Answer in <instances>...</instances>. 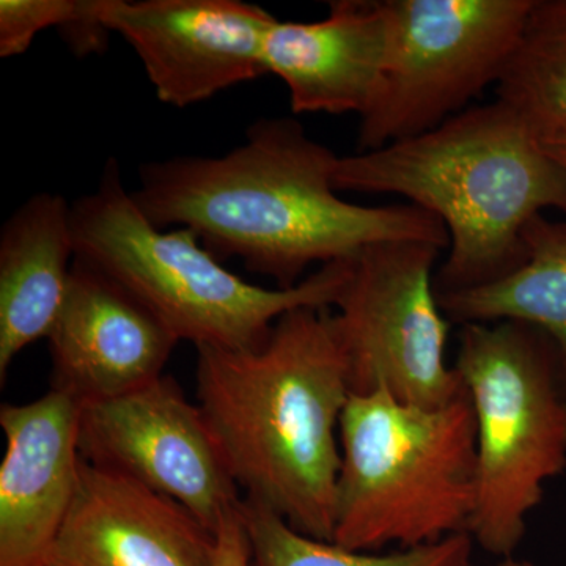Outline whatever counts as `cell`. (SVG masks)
<instances>
[{
    "instance_id": "obj_8",
    "label": "cell",
    "mask_w": 566,
    "mask_h": 566,
    "mask_svg": "<svg viewBox=\"0 0 566 566\" xmlns=\"http://www.w3.org/2000/svg\"><path fill=\"white\" fill-rule=\"evenodd\" d=\"M442 249L390 241L365 249L334 307L354 395L378 389L420 408H441L463 394L447 365L450 323L436 293Z\"/></svg>"
},
{
    "instance_id": "obj_17",
    "label": "cell",
    "mask_w": 566,
    "mask_h": 566,
    "mask_svg": "<svg viewBox=\"0 0 566 566\" xmlns=\"http://www.w3.org/2000/svg\"><path fill=\"white\" fill-rule=\"evenodd\" d=\"M497 99L543 145L566 140V0H534Z\"/></svg>"
},
{
    "instance_id": "obj_18",
    "label": "cell",
    "mask_w": 566,
    "mask_h": 566,
    "mask_svg": "<svg viewBox=\"0 0 566 566\" xmlns=\"http://www.w3.org/2000/svg\"><path fill=\"white\" fill-rule=\"evenodd\" d=\"M240 515L251 545L252 566H474L475 543L469 534L394 553H359L301 534L273 510L251 499H241Z\"/></svg>"
},
{
    "instance_id": "obj_20",
    "label": "cell",
    "mask_w": 566,
    "mask_h": 566,
    "mask_svg": "<svg viewBox=\"0 0 566 566\" xmlns=\"http://www.w3.org/2000/svg\"><path fill=\"white\" fill-rule=\"evenodd\" d=\"M212 566H252L251 545L240 515V505L216 528V551Z\"/></svg>"
},
{
    "instance_id": "obj_4",
    "label": "cell",
    "mask_w": 566,
    "mask_h": 566,
    "mask_svg": "<svg viewBox=\"0 0 566 566\" xmlns=\"http://www.w3.org/2000/svg\"><path fill=\"white\" fill-rule=\"evenodd\" d=\"M76 255L102 270L153 312L178 342L196 348L251 349L281 316L335 307L353 262L324 264L293 289H264L238 277L189 229H158L123 185L117 159L95 191L71 203Z\"/></svg>"
},
{
    "instance_id": "obj_1",
    "label": "cell",
    "mask_w": 566,
    "mask_h": 566,
    "mask_svg": "<svg viewBox=\"0 0 566 566\" xmlns=\"http://www.w3.org/2000/svg\"><path fill=\"white\" fill-rule=\"evenodd\" d=\"M340 156L293 118H259L222 156H177L140 167L134 202L158 229L191 230L219 260L293 289L312 264L353 262L375 244L449 249L444 223L416 205L363 207L337 196Z\"/></svg>"
},
{
    "instance_id": "obj_14",
    "label": "cell",
    "mask_w": 566,
    "mask_h": 566,
    "mask_svg": "<svg viewBox=\"0 0 566 566\" xmlns=\"http://www.w3.org/2000/svg\"><path fill=\"white\" fill-rule=\"evenodd\" d=\"M389 43L386 0H337L322 21H275L264 39V69L285 82L294 114L360 117Z\"/></svg>"
},
{
    "instance_id": "obj_15",
    "label": "cell",
    "mask_w": 566,
    "mask_h": 566,
    "mask_svg": "<svg viewBox=\"0 0 566 566\" xmlns=\"http://www.w3.org/2000/svg\"><path fill=\"white\" fill-rule=\"evenodd\" d=\"M76 259L71 203L40 192L0 230V379L14 357L50 337L69 294Z\"/></svg>"
},
{
    "instance_id": "obj_7",
    "label": "cell",
    "mask_w": 566,
    "mask_h": 566,
    "mask_svg": "<svg viewBox=\"0 0 566 566\" xmlns=\"http://www.w3.org/2000/svg\"><path fill=\"white\" fill-rule=\"evenodd\" d=\"M534 0H386L390 43L359 153L431 132L501 81Z\"/></svg>"
},
{
    "instance_id": "obj_21",
    "label": "cell",
    "mask_w": 566,
    "mask_h": 566,
    "mask_svg": "<svg viewBox=\"0 0 566 566\" xmlns=\"http://www.w3.org/2000/svg\"><path fill=\"white\" fill-rule=\"evenodd\" d=\"M543 147L549 153L551 158L564 169L566 175V140L553 142V144H545Z\"/></svg>"
},
{
    "instance_id": "obj_9",
    "label": "cell",
    "mask_w": 566,
    "mask_h": 566,
    "mask_svg": "<svg viewBox=\"0 0 566 566\" xmlns=\"http://www.w3.org/2000/svg\"><path fill=\"white\" fill-rule=\"evenodd\" d=\"M80 450L87 463L174 499L212 532L243 499L202 409L170 376L81 405Z\"/></svg>"
},
{
    "instance_id": "obj_11",
    "label": "cell",
    "mask_w": 566,
    "mask_h": 566,
    "mask_svg": "<svg viewBox=\"0 0 566 566\" xmlns=\"http://www.w3.org/2000/svg\"><path fill=\"white\" fill-rule=\"evenodd\" d=\"M52 389L81 405L161 378L178 338L137 297L76 255L50 337Z\"/></svg>"
},
{
    "instance_id": "obj_22",
    "label": "cell",
    "mask_w": 566,
    "mask_h": 566,
    "mask_svg": "<svg viewBox=\"0 0 566 566\" xmlns=\"http://www.w3.org/2000/svg\"><path fill=\"white\" fill-rule=\"evenodd\" d=\"M495 566H535L534 564H531V562L527 560H517L515 557H506L501 558V562H499Z\"/></svg>"
},
{
    "instance_id": "obj_6",
    "label": "cell",
    "mask_w": 566,
    "mask_h": 566,
    "mask_svg": "<svg viewBox=\"0 0 566 566\" xmlns=\"http://www.w3.org/2000/svg\"><path fill=\"white\" fill-rule=\"evenodd\" d=\"M453 368L476 423V497L469 535L513 557L549 480L566 471V367L531 324H463Z\"/></svg>"
},
{
    "instance_id": "obj_16",
    "label": "cell",
    "mask_w": 566,
    "mask_h": 566,
    "mask_svg": "<svg viewBox=\"0 0 566 566\" xmlns=\"http://www.w3.org/2000/svg\"><path fill=\"white\" fill-rule=\"evenodd\" d=\"M526 262L501 281L438 294L450 323L513 319L545 333L566 367V222L535 216L524 230Z\"/></svg>"
},
{
    "instance_id": "obj_3",
    "label": "cell",
    "mask_w": 566,
    "mask_h": 566,
    "mask_svg": "<svg viewBox=\"0 0 566 566\" xmlns=\"http://www.w3.org/2000/svg\"><path fill=\"white\" fill-rule=\"evenodd\" d=\"M335 191L397 193L449 233L436 293L479 289L526 262L524 230L547 208L566 214V175L513 107H468L431 132L338 158Z\"/></svg>"
},
{
    "instance_id": "obj_13",
    "label": "cell",
    "mask_w": 566,
    "mask_h": 566,
    "mask_svg": "<svg viewBox=\"0 0 566 566\" xmlns=\"http://www.w3.org/2000/svg\"><path fill=\"white\" fill-rule=\"evenodd\" d=\"M216 532L174 499L82 460L44 566H212Z\"/></svg>"
},
{
    "instance_id": "obj_10",
    "label": "cell",
    "mask_w": 566,
    "mask_h": 566,
    "mask_svg": "<svg viewBox=\"0 0 566 566\" xmlns=\"http://www.w3.org/2000/svg\"><path fill=\"white\" fill-rule=\"evenodd\" d=\"M103 20L128 41L159 102L188 107L262 77L277 18L241 0H106Z\"/></svg>"
},
{
    "instance_id": "obj_19",
    "label": "cell",
    "mask_w": 566,
    "mask_h": 566,
    "mask_svg": "<svg viewBox=\"0 0 566 566\" xmlns=\"http://www.w3.org/2000/svg\"><path fill=\"white\" fill-rule=\"evenodd\" d=\"M104 0H2L0 57L24 54L46 29H59L77 57L106 50L111 31L103 20Z\"/></svg>"
},
{
    "instance_id": "obj_2",
    "label": "cell",
    "mask_w": 566,
    "mask_h": 566,
    "mask_svg": "<svg viewBox=\"0 0 566 566\" xmlns=\"http://www.w3.org/2000/svg\"><path fill=\"white\" fill-rule=\"evenodd\" d=\"M197 398L244 499L334 539L340 420L352 397L333 307L281 316L251 349H197Z\"/></svg>"
},
{
    "instance_id": "obj_5",
    "label": "cell",
    "mask_w": 566,
    "mask_h": 566,
    "mask_svg": "<svg viewBox=\"0 0 566 566\" xmlns=\"http://www.w3.org/2000/svg\"><path fill=\"white\" fill-rule=\"evenodd\" d=\"M335 545L381 553L469 534L476 497V423L468 390L420 408L389 390L349 397L340 420Z\"/></svg>"
},
{
    "instance_id": "obj_12",
    "label": "cell",
    "mask_w": 566,
    "mask_h": 566,
    "mask_svg": "<svg viewBox=\"0 0 566 566\" xmlns=\"http://www.w3.org/2000/svg\"><path fill=\"white\" fill-rule=\"evenodd\" d=\"M80 401L57 389L0 408V566L46 564L80 485Z\"/></svg>"
}]
</instances>
